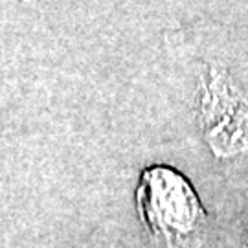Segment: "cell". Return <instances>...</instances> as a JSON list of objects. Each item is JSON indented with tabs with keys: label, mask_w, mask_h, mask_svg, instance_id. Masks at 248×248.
<instances>
[{
	"label": "cell",
	"mask_w": 248,
	"mask_h": 248,
	"mask_svg": "<svg viewBox=\"0 0 248 248\" xmlns=\"http://www.w3.org/2000/svg\"><path fill=\"white\" fill-rule=\"evenodd\" d=\"M138 206L153 233L168 241L187 237L202 219L199 197L191 184L168 166H153L142 173Z\"/></svg>",
	"instance_id": "6da1fadb"
}]
</instances>
